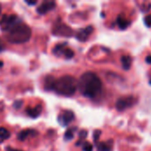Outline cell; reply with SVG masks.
Returning a JSON list of instances; mask_svg holds the SVG:
<instances>
[{"mask_svg": "<svg viewBox=\"0 0 151 151\" xmlns=\"http://www.w3.org/2000/svg\"><path fill=\"white\" fill-rule=\"evenodd\" d=\"M76 127H71L69 129L66 130V132L65 133V135H64V139L65 141H71L73 139L74 137V132L76 131Z\"/></svg>", "mask_w": 151, "mask_h": 151, "instance_id": "16", "label": "cell"}, {"mask_svg": "<svg viewBox=\"0 0 151 151\" xmlns=\"http://www.w3.org/2000/svg\"><path fill=\"white\" fill-rule=\"evenodd\" d=\"M146 62H147L148 64H151V56H148V57L146 58Z\"/></svg>", "mask_w": 151, "mask_h": 151, "instance_id": "26", "label": "cell"}, {"mask_svg": "<svg viewBox=\"0 0 151 151\" xmlns=\"http://www.w3.org/2000/svg\"><path fill=\"white\" fill-rule=\"evenodd\" d=\"M63 55L65 56V58L70 59V58H72L74 56V52L73 51V50H71V49H69V48H66V49L65 50V51H64V54H63Z\"/></svg>", "mask_w": 151, "mask_h": 151, "instance_id": "19", "label": "cell"}, {"mask_svg": "<svg viewBox=\"0 0 151 151\" xmlns=\"http://www.w3.org/2000/svg\"><path fill=\"white\" fill-rule=\"evenodd\" d=\"M134 101L132 97H127V98H120L116 103V109L119 111H125L127 108H130L134 105Z\"/></svg>", "mask_w": 151, "mask_h": 151, "instance_id": "6", "label": "cell"}, {"mask_svg": "<svg viewBox=\"0 0 151 151\" xmlns=\"http://www.w3.org/2000/svg\"><path fill=\"white\" fill-rule=\"evenodd\" d=\"M55 7H56V3L54 1H44L39 5V7H37L36 11L39 14L42 15L53 10Z\"/></svg>", "mask_w": 151, "mask_h": 151, "instance_id": "8", "label": "cell"}, {"mask_svg": "<svg viewBox=\"0 0 151 151\" xmlns=\"http://www.w3.org/2000/svg\"><path fill=\"white\" fill-rule=\"evenodd\" d=\"M67 48V42H62V43H58L57 44L54 49H53V53L56 55V56H60V55H63L64 54V51Z\"/></svg>", "mask_w": 151, "mask_h": 151, "instance_id": "12", "label": "cell"}, {"mask_svg": "<svg viewBox=\"0 0 151 151\" xmlns=\"http://www.w3.org/2000/svg\"><path fill=\"white\" fill-rule=\"evenodd\" d=\"M88 136V132L86 131V130H81L80 133H79V141H78V142L76 143V145L77 146H80L81 145V143H82V141L86 138Z\"/></svg>", "mask_w": 151, "mask_h": 151, "instance_id": "18", "label": "cell"}, {"mask_svg": "<svg viewBox=\"0 0 151 151\" xmlns=\"http://www.w3.org/2000/svg\"><path fill=\"white\" fill-rule=\"evenodd\" d=\"M121 63H122V66H123L124 70L128 71L131 67L132 58L129 56H122L121 57Z\"/></svg>", "mask_w": 151, "mask_h": 151, "instance_id": "14", "label": "cell"}, {"mask_svg": "<svg viewBox=\"0 0 151 151\" xmlns=\"http://www.w3.org/2000/svg\"><path fill=\"white\" fill-rule=\"evenodd\" d=\"M10 136H11V134L6 128L0 127V143H2L3 141H4V140L9 139Z\"/></svg>", "mask_w": 151, "mask_h": 151, "instance_id": "17", "label": "cell"}, {"mask_svg": "<svg viewBox=\"0 0 151 151\" xmlns=\"http://www.w3.org/2000/svg\"><path fill=\"white\" fill-rule=\"evenodd\" d=\"M22 20L15 14L4 15L0 20V27L4 32H8L17 24L21 22Z\"/></svg>", "mask_w": 151, "mask_h": 151, "instance_id": "4", "label": "cell"}, {"mask_svg": "<svg viewBox=\"0 0 151 151\" xmlns=\"http://www.w3.org/2000/svg\"><path fill=\"white\" fill-rule=\"evenodd\" d=\"M1 12H2V6H1V4H0V14H1Z\"/></svg>", "mask_w": 151, "mask_h": 151, "instance_id": "29", "label": "cell"}, {"mask_svg": "<svg viewBox=\"0 0 151 151\" xmlns=\"http://www.w3.org/2000/svg\"><path fill=\"white\" fill-rule=\"evenodd\" d=\"M117 23H118V26H119V27L120 29H126V28L129 26V24H130L129 21H127L126 19L122 18L121 16H119V17H118V19H117Z\"/></svg>", "mask_w": 151, "mask_h": 151, "instance_id": "15", "label": "cell"}, {"mask_svg": "<svg viewBox=\"0 0 151 151\" xmlns=\"http://www.w3.org/2000/svg\"><path fill=\"white\" fill-rule=\"evenodd\" d=\"M22 104H23V102H22L21 100H17V101H15V102H14V104H13V107H14V108H16V109H19V108H20V106L22 105Z\"/></svg>", "mask_w": 151, "mask_h": 151, "instance_id": "23", "label": "cell"}, {"mask_svg": "<svg viewBox=\"0 0 151 151\" xmlns=\"http://www.w3.org/2000/svg\"><path fill=\"white\" fill-rule=\"evenodd\" d=\"M82 150L83 151H93V145L88 142H85L82 144Z\"/></svg>", "mask_w": 151, "mask_h": 151, "instance_id": "20", "label": "cell"}, {"mask_svg": "<svg viewBox=\"0 0 151 151\" xmlns=\"http://www.w3.org/2000/svg\"><path fill=\"white\" fill-rule=\"evenodd\" d=\"M31 28L22 21L6 32V39L9 42L14 44L25 43L31 38Z\"/></svg>", "mask_w": 151, "mask_h": 151, "instance_id": "3", "label": "cell"}, {"mask_svg": "<svg viewBox=\"0 0 151 151\" xmlns=\"http://www.w3.org/2000/svg\"><path fill=\"white\" fill-rule=\"evenodd\" d=\"M2 66H3V62L0 61V67H2Z\"/></svg>", "mask_w": 151, "mask_h": 151, "instance_id": "28", "label": "cell"}, {"mask_svg": "<svg viewBox=\"0 0 151 151\" xmlns=\"http://www.w3.org/2000/svg\"><path fill=\"white\" fill-rule=\"evenodd\" d=\"M44 88L64 96H72L78 88V81L70 75L62 76L58 79L48 76L44 81Z\"/></svg>", "mask_w": 151, "mask_h": 151, "instance_id": "1", "label": "cell"}, {"mask_svg": "<svg viewBox=\"0 0 151 151\" xmlns=\"http://www.w3.org/2000/svg\"><path fill=\"white\" fill-rule=\"evenodd\" d=\"M112 142L108 141L107 142H100L97 144V150L98 151H111L112 150Z\"/></svg>", "mask_w": 151, "mask_h": 151, "instance_id": "13", "label": "cell"}, {"mask_svg": "<svg viewBox=\"0 0 151 151\" xmlns=\"http://www.w3.org/2000/svg\"><path fill=\"white\" fill-rule=\"evenodd\" d=\"M78 88L82 96L95 99L101 94L103 84L100 78L96 73L87 72L81 76L78 81Z\"/></svg>", "mask_w": 151, "mask_h": 151, "instance_id": "2", "label": "cell"}, {"mask_svg": "<svg viewBox=\"0 0 151 151\" xmlns=\"http://www.w3.org/2000/svg\"><path fill=\"white\" fill-rule=\"evenodd\" d=\"M101 134H102V132L100 130H96L94 132V141H95V142H98V140H99V138L101 136Z\"/></svg>", "mask_w": 151, "mask_h": 151, "instance_id": "21", "label": "cell"}, {"mask_svg": "<svg viewBox=\"0 0 151 151\" xmlns=\"http://www.w3.org/2000/svg\"><path fill=\"white\" fill-rule=\"evenodd\" d=\"M25 3L27 4H29V5H35L37 4L36 1H27V0L25 1Z\"/></svg>", "mask_w": 151, "mask_h": 151, "instance_id": "24", "label": "cell"}, {"mask_svg": "<svg viewBox=\"0 0 151 151\" xmlns=\"http://www.w3.org/2000/svg\"><path fill=\"white\" fill-rule=\"evenodd\" d=\"M93 30H94V28H93L92 26H88V27H87L85 28H82L78 32V34L76 35V38L81 42H85V41L88 40L89 35L92 34Z\"/></svg>", "mask_w": 151, "mask_h": 151, "instance_id": "9", "label": "cell"}, {"mask_svg": "<svg viewBox=\"0 0 151 151\" xmlns=\"http://www.w3.org/2000/svg\"><path fill=\"white\" fill-rule=\"evenodd\" d=\"M42 111V107L41 105H37L35 107H28V108H27L26 112L30 118L36 119L41 115Z\"/></svg>", "mask_w": 151, "mask_h": 151, "instance_id": "10", "label": "cell"}, {"mask_svg": "<svg viewBox=\"0 0 151 151\" xmlns=\"http://www.w3.org/2000/svg\"><path fill=\"white\" fill-rule=\"evenodd\" d=\"M53 33L58 36H66V37H70L73 35V30L67 27L65 24H58L57 27H54L53 29Z\"/></svg>", "mask_w": 151, "mask_h": 151, "instance_id": "5", "label": "cell"}, {"mask_svg": "<svg viewBox=\"0 0 151 151\" xmlns=\"http://www.w3.org/2000/svg\"><path fill=\"white\" fill-rule=\"evenodd\" d=\"M38 134L37 131H35V129H26V130H22L18 134V140L20 142L25 141L27 137L29 136H35Z\"/></svg>", "mask_w": 151, "mask_h": 151, "instance_id": "11", "label": "cell"}, {"mask_svg": "<svg viewBox=\"0 0 151 151\" xmlns=\"http://www.w3.org/2000/svg\"><path fill=\"white\" fill-rule=\"evenodd\" d=\"M144 23L145 25L148 27H151V15H148L145 17L144 19Z\"/></svg>", "mask_w": 151, "mask_h": 151, "instance_id": "22", "label": "cell"}, {"mask_svg": "<svg viewBox=\"0 0 151 151\" xmlns=\"http://www.w3.org/2000/svg\"><path fill=\"white\" fill-rule=\"evenodd\" d=\"M4 43L1 42V40H0V52H1V51H3V50H4Z\"/></svg>", "mask_w": 151, "mask_h": 151, "instance_id": "25", "label": "cell"}, {"mask_svg": "<svg viewBox=\"0 0 151 151\" xmlns=\"http://www.w3.org/2000/svg\"><path fill=\"white\" fill-rule=\"evenodd\" d=\"M74 119V113L72 111H65L62 114H60L58 118V120L60 125L63 127L68 126Z\"/></svg>", "mask_w": 151, "mask_h": 151, "instance_id": "7", "label": "cell"}, {"mask_svg": "<svg viewBox=\"0 0 151 151\" xmlns=\"http://www.w3.org/2000/svg\"><path fill=\"white\" fill-rule=\"evenodd\" d=\"M6 150L7 151H21V150H14V149H11V148H8Z\"/></svg>", "mask_w": 151, "mask_h": 151, "instance_id": "27", "label": "cell"}]
</instances>
